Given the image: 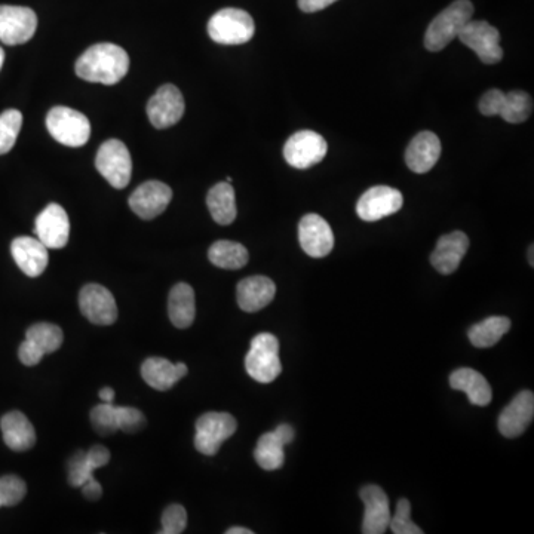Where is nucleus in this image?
Segmentation results:
<instances>
[{
    "mask_svg": "<svg viewBox=\"0 0 534 534\" xmlns=\"http://www.w3.org/2000/svg\"><path fill=\"white\" fill-rule=\"evenodd\" d=\"M294 437H296V432L285 423L279 425L275 431L262 435L254 450V457L260 468L265 471H276L281 468L285 460L284 447L290 444Z\"/></svg>",
    "mask_w": 534,
    "mask_h": 534,
    "instance_id": "aec40b11",
    "label": "nucleus"
},
{
    "mask_svg": "<svg viewBox=\"0 0 534 534\" xmlns=\"http://www.w3.org/2000/svg\"><path fill=\"white\" fill-rule=\"evenodd\" d=\"M3 61H5V51H3L2 48H0V70H2Z\"/></svg>",
    "mask_w": 534,
    "mask_h": 534,
    "instance_id": "49530a36",
    "label": "nucleus"
},
{
    "mask_svg": "<svg viewBox=\"0 0 534 534\" xmlns=\"http://www.w3.org/2000/svg\"><path fill=\"white\" fill-rule=\"evenodd\" d=\"M505 92L500 89H490L480 100V112L484 116H499L500 104H502Z\"/></svg>",
    "mask_w": 534,
    "mask_h": 534,
    "instance_id": "ea45409f",
    "label": "nucleus"
},
{
    "mask_svg": "<svg viewBox=\"0 0 534 534\" xmlns=\"http://www.w3.org/2000/svg\"><path fill=\"white\" fill-rule=\"evenodd\" d=\"M26 493V483L17 475L0 478V508L18 505L26 497Z\"/></svg>",
    "mask_w": 534,
    "mask_h": 534,
    "instance_id": "c9c22d12",
    "label": "nucleus"
},
{
    "mask_svg": "<svg viewBox=\"0 0 534 534\" xmlns=\"http://www.w3.org/2000/svg\"><path fill=\"white\" fill-rule=\"evenodd\" d=\"M91 423L94 431L101 437H109L119 431L118 411L113 404L101 402L91 410Z\"/></svg>",
    "mask_w": 534,
    "mask_h": 534,
    "instance_id": "72a5a7b5",
    "label": "nucleus"
},
{
    "mask_svg": "<svg viewBox=\"0 0 534 534\" xmlns=\"http://www.w3.org/2000/svg\"><path fill=\"white\" fill-rule=\"evenodd\" d=\"M168 315L174 327L184 330L195 322V291L186 282L174 285L168 296Z\"/></svg>",
    "mask_w": 534,
    "mask_h": 534,
    "instance_id": "cd10ccee",
    "label": "nucleus"
},
{
    "mask_svg": "<svg viewBox=\"0 0 534 534\" xmlns=\"http://www.w3.org/2000/svg\"><path fill=\"white\" fill-rule=\"evenodd\" d=\"M38 29L35 11L26 6L0 5V42L21 45L29 42Z\"/></svg>",
    "mask_w": 534,
    "mask_h": 534,
    "instance_id": "9b49d317",
    "label": "nucleus"
},
{
    "mask_svg": "<svg viewBox=\"0 0 534 534\" xmlns=\"http://www.w3.org/2000/svg\"><path fill=\"white\" fill-rule=\"evenodd\" d=\"M119 431L125 434H138L146 428V416L138 408L116 407Z\"/></svg>",
    "mask_w": 534,
    "mask_h": 534,
    "instance_id": "4c0bfd02",
    "label": "nucleus"
},
{
    "mask_svg": "<svg viewBox=\"0 0 534 534\" xmlns=\"http://www.w3.org/2000/svg\"><path fill=\"white\" fill-rule=\"evenodd\" d=\"M187 365L183 362L173 364L165 358H147L141 365V377L150 388L156 391H170L177 382L187 374Z\"/></svg>",
    "mask_w": 534,
    "mask_h": 534,
    "instance_id": "393cba45",
    "label": "nucleus"
},
{
    "mask_svg": "<svg viewBox=\"0 0 534 534\" xmlns=\"http://www.w3.org/2000/svg\"><path fill=\"white\" fill-rule=\"evenodd\" d=\"M404 204L400 190L389 186H374L362 193L356 204V214L364 222H379L398 213Z\"/></svg>",
    "mask_w": 534,
    "mask_h": 534,
    "instance_id": "f8f14e48",
    "label": "nucleus"
},
{
    "mask_svg": "<svg viewBox=\"0 0 534 534\" xmlns=\"http://www.w3.org/2000/svg\"><path fill=\"white\" fill-rule=\"evenodd\" d=\"M359 497L365 505L362 533L383 534L391 523V508L385 490L379 486H365L359 491Z\"/></svg>",
    "mask_w": 534,
    "mask_h": 534,
    "instance_id": "a211bd4d",
    "label": "nucleus"
},
{
    "mask_svg": "<svg viewBox=\"0 0 534 534\" xmlns=\"http://www.w3.org/2000/svg\"><path fill=\"white\" fill-rule=\"evenodd\" d=\"M208 259L220 269L238 270L247 265L250 254L239 242L217 241L208 250Z\"/></svg>",
    "mask_w": 534,
    "mask_h": 534,
    "instance_id": "7c9ffc66",
    "label": "nucleus"
},
{
    "mask_svg": "<svg viewBox=\"0 0 534 534\" xmlns=\"http://www.w3.org/2000/svg\"><path fill=\"white\" fill-rule=\"evenodd\" d=\"M468 250L469 238L460 230L441 236L431 256L432 266L443 275H450L459 269L460 262Z\"/></svg>",
    "mask_w": 534,
    "mask_h": 534,
    "instance_id": "b1692460",
    "label": "nucleus"
},
{
    "mask_svg": "<svg viewBox=\"0 0 534 534\" xmlns=\"http://www.w3.org/2000/svg\"><path fill=\"white\" fill-rule=\"evenodd\" d=\"M300 247L313 259L328 256L334 248V233L327 220L308 214L299 223Z\"/></svg>",
    "mask_w": 534,
    "mask_h": 534,
    "instance_id": "dca6fc26",
    "label": "nucleus"
},
{
    "mask_svg": "<svg viewBox=\"0 0 534 534\" xmlns=\"http://www.w3.org/2000/svg\"><path fill=\"white\" fill-rule=\"evenodd\" d=\"M276 285L267 276H250L242 279L236 288L239 308L244 312L262 311L275 299Z\"/></svg>",
    "mask_w": 534,
    "mask_h": 534,
    "instance_id": "4be33fe9",
    "label": "nucleus"
},
{
    "mask_svg": "<svg viewBox=\"0 0 534 534\" xmlns=\"http://www.w3.org/2000/svg\"><path fill=\"white\" fill-rule=\"evenodd\" d=\"M336 2L337 0H299V8L306 14H312V12L322 11Z\"/></svg>",
    "mask_w": 534,
    "mask_h": 534,
    "instance_id": "79ce46f5",
    "label": "nucleus"
},
{
    "mask_svg": "<svg viewBox=\"0 0 534 534\" xmlns=\"http://www.w3.org/2000/svg\"><path fill=\"white\" fill-rule=\"evenodd\" d=\"M49 134L67 147H82L91 137V124L87 116L78 110L58 106L49 110L46 116Z\"/></svg>",
    "mask_w": 534,
    "mask_h": 534,
    "instance_id": "39448f33",
    "label": "nucleus"
},
{
    "mask_svg": "<svg viewBox=\"0 0 534 534\" xmlns=\"http://www.w3.org/2000/svg\"><path fill=\"white\" fill-rule=\"evenodd\" d=\"M184 109H186V104H184L180 89L167 84L159 88L150 98L147 104V116L153 127L165 130V128L173 127L183 118Z\"/></svg>",
    "mask_w": 534,
    "mask_h": 534,
    "instance_id": "ddd939ff",
    "label": "nucleus"
},
{
    "mask_svg": "<svg viewBox=\"0 0 534 534\" xmlns=\"http://www.w3.org/2000/svg\"><path fill=\"white\" fill-rule=\"evenodd\" d=\"M95 167L115 189H125L133 174V161L128 147L119 140H107L98 149Z\"/></svg>",
    "mask_w": 534,
    "mask_h": 534,
    "instance_id": "423d86ee",
    "label": "nucleus"
},
{
    "mask_svg": "<svg viewBox=\"0 0 534 534\" xmlns=\"http://www.w3.org/2000/svg\"><path fill=\"white\" fill-rule=\"evenodd\" d=\"M245 368L251 379L259 383H272L281 374L279 342L273 334H257L251 340L250 352L245 356Z\"/></svg>",
    "mask_w": 534,
    "mask_h": 534,
    "instance_id": "20e7f679",
    "label": "nucleus"
},
{
    "mask_svg": "<svg viewBox=\"0 0 534 534\" xmlns=\"http://www.w3.org/2000/svg\"><path fill=\"white\" fill-rule=\"evenodd\" d=\"M100 400L103 402H109V404H113V401H115V391H113L112 388L101 389Z\"/></svg>",
    "mask_w": 534,
    "mask_h": 534,
    "instance_id": "c03bdc74",
    "label": "nucleus"
},
{
    "mask_svg": "<svg viewBox=\"0 0 534 534\" xmlns=\"http://www.w3.org/2000/svg\"><path fill=\"white\" fill-rule=\"evenodd\" d=\"M253 530L245 529V527H232L227 530L226 534H253Z\"/></svg>",
    "mask_w": 534,
    "mask_h": 534,
    "instance_id": "a18cd8bd",
    "label": "nucleus"
},
{
    "mask_svg": "<svg viewBox=\"0 0 534 534\" xmlns=\"http://www.w3.org/2000/svg\"><path fill=\"white\" fill-rule=\"evenodd\" d=\"M533 100L527 92L511 91L503 95L499 116L509 124H523L532 116Z\"/></svg>",
    "mask_w": 534,
    "mask_h": 534,
    "instance_id": "2f4dec72",
    "label": "nucleus"
},
{
    "mask_svg": "<svg viewBox=\"0 0 534 534\" xmlns=\"http://www.w3.org/2000/svg\"><path fill=\"white\" fill-rule=\"evenodd\" d=\"M389 529L395 534H423V530L411 520V503L407 499L398 500Z\"/></svg>",
    "mask_w": 534,
    "mask_h": 534,
    "instance_id": "e433bc0d",
    "label": "nucleus"
},
{
    "mask_svg": "<svg viewBox=\"0 0 534 534\" xmlns=\"http://www.w3.org/2000/svg\"><path fill=\"white\" fill-rule=\"evenodd\" d=\"M82 494H84L85 499L98 500L103 496V487H101V484L92 477L91 480H88L87 483L82 486Z\"/></svg>",
    "mask_w": 534,
    "mask_h": 534,
    "instance_id": "37998d69",
    "label": "nucleus"
},
{
    "mask_svg": "<svg viewBox=\"0 0 534 534\" xmlns=\"http://www.w3.org/2000/svg\"><path fill=\"white\" fill-rule=\"evenodd\" d=\"M11 253L18 267L30 278H38L48 267V248L39 239L20 236L11 244Z\"/></svg>",
    "mask_w": 534,
    "mask_h": 534,
    "instance_id": "5701e85b",
    "label": "nucleus"
},
{
    "mask_svg": "<svg viewBox=\"0 0 534 534\" xmlns=\"http://www.w3.org/2000/svg\"><path fill=\"white\" fill-rule=\"evenodd\" d=\"M87 454L97 469L101 468V466H106L110 462V451L103 445H92Z\"/></svg>",
    "mask_w": 534,
    "mask_h": 534,
    "instance_id": "a19ab883",
    "label": "nucleus"
},
{
    "mask_svg": "<svg viewBox=\"0 0 534 534\" xmlns=\"http://www.w3.org/2000/svg\"><path fill=\"white\" fill-rule=\"evenodd\" d=\"M238 428L235 417L229 413L210 411L196 422L195 447L205 456H216L224 441L229 440Z\"/></svg>",
    "mask_w": 534,
    "mask_h": 534,
    "instance_id": "0eeeda50",
    "label": "nucleus"
},
{
    "mask_svg": "<svg viewBox=\"0 0 534 534\" xmlns=\"http://www.w3.org/2000/svg\"><path fill=\"white\" fill-rule=\"evenodd\" d=\"M207 205L214 222L222 226L235 222L238 210H236L235 190L232 184L223 181L211 187L207 196Z\"/></svg>",
    "mask_w": 534,
    "mask_h": 534,
    "instance_id": "c85d7f7f",
    "label": "nucleus"
},
{
    "mask_svg": "<svg viewBox=\"0 0 534 534\" xmlns=\"http://www.w3.org/2000/svg\"><path fill=\"white\" fill-rule=\"evenodd\" d=\"M534 417V395L532 391H523L503 408L499 417V431L503 437L517 438L532 425Z\"/></svg>",
    "mask_w": 534,
    "mask_h": 534,
    "instance_id": "6ab92c4d",
    "label": "nucleus"
},
{
    "mask_svg": "<svg viewBox=\"0 0 534 534\" xmlns=\"http://www.w3.org/2000/svg\"><path fill=\"white\" fill-rule=\"evenodd\" d=\"M441 156V141L437 134L422 131L410 141L405 150V164L413 173H429Z\"/></svg>",
    "mask_w": 534,
    "mask_h": 534,
    "instance_id": "412c9836",
    "label": "nucleus"
},
{
    "mask_svg": "<svg viewBox=\"0 0 534 534\" xmlns=\"http://www.w3.org/2000/svg\"><path fill=\"white\" fill-rule=\"evenodd\" d=\"M173 199V190L162 181L140 184L130 196V208L140 219L153 220L161 216Z\"/></svg>",
    "mask_w": 534,
    "mask_h": 534,
    "instance_id": "4468645a",
    "label": "nucleus"
},
{
    "mask_svg": "<svg viewBox=\"0 0 534 534\" xmlns=\"http://www.w3.org/2000/svg\"><path fill=\"white\" fill-rule=\"evenodd\" d=\"M162 530L161 534H180L186 530L187 526V512L181 505L168 506L162 514Z\"/></svg>",
    "mask_w": 534,
    "mask_h": 534,
    "instance_id": "58836bf2",
    "label": "nucleus"
},
{
    "mask_svg": "<svg viewBox=\"0 0 534 534\" xmlns=\"http://www.w3.org/2000/svg\"><path fill=\"white\" fill-rule=\"evenodd\" d=\"M3 441L14 451H27L36 444V431L21 411H9L0 420Z\"/></svg>",
    "mask_w": 534,
    "mask_h": 534,
    "instance_id": "a878e982",
    "label": "nucleus"
},
{
    "mask_svg": "<svg viewBox=\"0 0 534 534\" xmlns=\"http://www.w3.org/2000/svg\"><path fill=\"white\" fill-rule=\"evenodd\" d=\"M79 78L94 84L115 85L130 70L127 51L115 44H98L88 48L76 61Z\"/></svg>",
    "mask_w": 534,
    "mask_h": 534,
    "instance_id": "f257e3e1",
    "label": "nucleus"
},
{
    "mask_svg": "<svg viewBox=\"0 0 534 534\" xmlns=\"http://www.w3.org/2000/svg\"><path fill=\"white\" fill-rule=\"evenodd\" d=\"M35 233L48 250L66 247L70 236V220L66 210L61 205L49 204L36 219Z\"/></svg>",
    "mask_w": 534,
    "mask_h": 534,
    "instance_id": "f3484780",
    "label": "nucleus"
},
{
    "mask_svg": "<svg viewBox=\"0 0 534 534\" xmlns=\"http://www.w3.org/2000/svg\"><path fill=\"white\" fill-rule=\"evenodd\" d=\"M23 125V115L15 109L5 110L0 115V155L11 152L17 143Z\"/></svg>",
    "mask_w": 534,
    "mask_h": 534,
    "instance_id": "473e14b6",
    "label": "nucleus"
},
{
    "mask_svg": "<svg viewBox=\"0 0 534 534\" xmlns=\"http://www.w3.org/2000/svg\"><path fill=\"white\" fill-rule=\"evenodd\" d=\"M511 321L505 316H491L478 322L469 330L468 336L475 348L486 349L499 343V340L508 333Z\"/></svg>",
    "mask_w": 534,
    "mask_h": 534,
    "instance_id": "c756f323",
    "label": "nucleus"
},
{
    "mask_svg": "<svg viewBox=\"0 0 534 534\" xmlns=\"http://www.w3.org/2000/svg\"><path fill=\"white\" fill-rule=\"evenodd\" d=\"M457 39L471 48L484 64H497L503 58L499 32L487 21H469Z\"/></svg>",
    "mask_w": 534,
    "mask_h": 534,
    "instance_id": "9d476101",
    "label": "nucleus"
},
{
    "mask_svg": "<svg viewBox=\"0 0 534 534\" xmlns=\"http://www.w3.org/2000/svg\"><path fill=\"white\" fill-rule=\"evenodd\" d=\"M328 144L315 131H299L291 135L284 146V158L288 165L297 170H308L327 156Z\"/></svg>",
    "mask_w": 534,
    "mask_h": 534,
    "instance_id": "1a4fd4ad",
    "label": "nucleus"
},
{
    "mask_svg": "<svg viewBox=\"0 0 534 534\" xmlns=\"http://www.w3.org/2000/svg\"><path fill=\"white\" fill-rule=\"evenodd\" d=\"M256 24L244 9L224 8L208 23V35L216 44L242 45L253 39Z\"/></svg>",
    "mask_w": 534,
    "mask_h": 534,
    "instance_id": "7ed1b4c3",
    "label": "nucleus"
},
{
    "mask_svg": "<svg viewBox=\"0 0 534 534\" xmlns=\"http://www.w3.org/2000/svg\"><path fill=\"white\" fill-rule=\"evenodd\" d=\"M82 315L95 325H112L118 319L115 297L103 285L88 284L79 293Z\"/></svg>",
    "mask_w": 534,
    "mask_h": 534,
    "instance_id": "2eb2a0df",
    "label": "nucleus"
},
{
    "mask_svg": "<svg viewBox=\"0 0 534 534\" xmlns=\"http://www.w3.org/2000/svg\"><path fill=\"white\" fill-rule=\"evenodd\" d=\"M450 386L454 391L465 392L469 402L478 407H486L493 398V392L486 377L472 368H459L453 371L450 376Z\"/></svg>",
    "mask_w": 534,
    "mask_h": 534,
    "instance_id": "bb28decb",
    "label": "nucleus"
},
{
    "mask_svg": "<svg viewBox=\"0 0 534 534\" xmlns=\"http://www.w3.org/2000/svg\"><path fill=\"white\" fill-rule=\"evenodd\" d=\"M97 471L94 463L89 459L85 451H76L69 460V484L72 487H82L88 480L94 477Z\"/></svg>",
    "mask_w": 534,
    "mask_h": 534,
    "instance_id": "f704fd0d",
    "label": "nucleus"
},
{
    "mask_svg": "<svg viewBox=\"0 0 534 534\" xmlns=\"http://www.w3.org/2000/svg\"><path fill=\"white\" fill-rule=\"evenodd\" d=\"M530 265H534V260H533V245L532 247H530Z\"/></svg>",
    "mask_w": 534,
    "mask_h": 534,
    "instance_id": "de8ad7c7",
    "label": "nucleus"
},
{
    "mask_svg": "<svg viewBox=\"0 0 534 534\" xmlns=\"http://www.w3.org/2000/svg\"><path fill=\"white\" fill-rule=\"evenodd\" d=\"M63 342V330L58 325L39 322L26 331V340L18 349V358L27 367H35L45 355L57 352Z\"/></svg>",
    "mask_w": 534,
    "mask_h": 534,
    "instance_id": "6e6552de",
    "label": "nucleus"
},
{
    "mask_svg": "<svg viewBox=\"0 0 534 534\" xmlns=\"http://www.w3.org/2000/svg\"><path fill=\"white\" fill-rule=\"evenodd\" d=\"M474 5L469 0H456L445 8L440 15L429 24L425 35V46L428 51H443L445 46L459 36L460 30L471 21Z\"/></svg>",
    "mask_w": 534,
    "mask_h": 534,
    "instance_id": "f03ea898",
    "label": "nucleus"
}]
</instances>
